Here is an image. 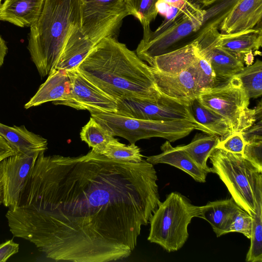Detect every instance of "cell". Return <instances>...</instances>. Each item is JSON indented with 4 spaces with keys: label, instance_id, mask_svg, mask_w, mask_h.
Returning a JSON list of instances; mask_svg holds the SVG:
<instances>
[{
    "label": "cell",
    "instance_id": "d4e9b609",
    "mask_svg": "<svg viewBox=\"0 0 262 262\" xmlns=\"http://www.w3.org/2000/svg\"><path fill=\"white\" fill-rule=\"evenodd\" d=\"M240 0H216L205 7L199 30L191 37V42L211 29L219 28L235 6Z\"/></svg>",
    "mask_w": 262,
    "mask_h": 262
},
{
    "label": "cell",
    "instance_id": "7c38bea8",
    "mask_svg": "<svg viewBox=\"0 0 262 262\" xmlns=\"http://www.w3.org/2000/svg\"><path fill=\"white\" fill-rule=\"evenodd\" d=\"M72 89L68 99L58 104L91 113H116V101L86 78L77 68L67 71Z\"/></svg>",
    "mask_w": 262,
    "mask_h": 262
},
{
    "label": "cell",
    "instance_id": "7402d4cb",
    "mask_svg": "<svg viewBox=\"0 0 262 262\" xmlns=\"http://www.w3.org/2000/svg\"><path fill=\"white\" fill-rule=\"evenodd\" d=\"M242 209L230 199L209 202L201 206L199 217L207 221L217 237L227 234L228 228L235 214Z\"/></svg>",
    "mask_w": 262,
    "mask_h": 262
},
{
    "label": "cell",
    "instance_id": "44dd1931",
    "mask_svg": "<svg viewBox=\"0 0 262 262\" xmlns=\"http://www.w3.org/2000/svg\"><path fill=\"white\" fill-rule=\"evenodd\" d=\"M0 136L16 154L45 152L48 148L46 139L29 131L24 125L11 126L0 122Z\"/></svg>",
    "mask_w": 262,
    "mask_h": 262
},
{
    "label": "cell",
    "instance_id": "e575fe53",
    "mask_svg": "<svg viewBox=\"0 0 262 262\" xmlns=\"http://www.w3.org/2000/svg\"><path fill=\"white\" fill-rule=\"evenodd\" d=\"M168 5L179 9L188 18L201 24L204 9L187 0H162Z\"/></svg>",
    "mask_w": 262,
    "mask_h": 262
},
{
    "label": "cell",
    "instance_id": "603a6c76",
    "mask_svg": "<svg viewBox=\"0 0 262 262\" xmlns=\"http://www.w3.org/2000/svg\"><path fill=\"white\" fill-rule=\"evenodd\" d=\"M95 46L80 27L76 29L68 39L55 69L70 71L77 68Z\"/></svg>",
    "mask_w": 262,
    "mask_h": 262
},
{
    "label": "cell",
    "instance_id": "cb8c5ba5",
    "mask_svg": "<svg viewBox=\"0 0 262 262\" xmlns=\"http://www.w3.org/2000/svg\"><path fill=\"white\" fill-rule=\"evenodd\" d=\"M220 140L217 135L197 134L188 144L177 146L185 151L200 168L208 173L213 172V170L207 165V161Z\"/></svg>",
    "mask_w": 262,
    "mask_h": 262
},
{
    "label": "cell",
    "instance_id": "30bf717a",
    "mask_svg": "<svg viewBox=\"0 0 262 262\" xmlns=\"http://www.w3.org/2000/svg\"><path fill=\"white\" fill-rule=\"evenodd\" d=\"M201 23L185 17L160 34L142 38L136 54L147 63L153 58L179 49L190 43L191 36L199 29Z\"/></svg>",
    "mask_w": 262,
    "mask_h": 262
},
{
    "label": "cell",
    "instance_id": "ab89813d",
    "mask_svg": "<svg viewBox=\"0 0 262 262\" xmlns=\"http://www.w3.org/2000/svg\"><path fill=\"white\" fill-rule=\"evenodd\" d=\"M16 154L14 149L0 136V162L9 156Z\"/></svg>",
    "mask_w": 262,
    "mask_h": 262
},
{
    "label": "cell",
    "instance_id": "f1b7e54d",
    "mask_svg": "<svg viewBox=\"0 0 262 262\" xmlns=\"http://www.w3.org/2000/svg\"><path fill=\"white\" fill-rule=\"evenodd\" d=\"M248 97L257 98L262 95V62L257 59L254 63L244 67L236 74Z\"/></svg>",
    "mask_w": 262,
    "mask_h": 262
},
{
    "label": "cell",
    "instance_id": "60d3db41",
    "mask_svg": "<svg viewBox=\"0 0 262 262\" xmlns=\"http://www.w3.org/2000/svg\"><path fill=\"white\" fill-rule=\"evenodd\" d=\"M8 51V48L6 42L1 35H0V68L4 63Z\"/></svg>",
    "mask_w": 262,
    "mask_h": 262
},
{
    "label": "cell",
    "instance_id": "277c9868",
    "mask_svg": "<svg viewBox=\"0 0 262 262\" xmlns=\"http://www.w3.org/2000/svg\"><path fill=\"white\" fill-rule=\"evenodd\" d=\"M201 206L192 204L184 195L172 192L161 202L150 220L147 239L168 252L177 251L187 241L191 220L199 217Z\"/></svg>",
    "mask_w": 262,
    "mask_h": 262
},
{
    "label": "cell",
    "instance_id": "d590c367",
    "mask_svg": "<svg viewBox=\"0 0 262 262\" xmlns=\"http://www.w3.org/2000/svg\"><path fill=\"white\" fill-rule=\"evenodd\" d=\"M223 137L220 140L216 148L242 155L246 143L242 132H233Z\"/></svg>",
    "mask_w": 262,
    "mask_h": 262
},
{
    "label": "cell",
    "instance_id": "4fadbf2b",
    "mask_svg": "<svg viewBox=\"0 0 262 262\" xmlns=\"http://www.w3.org/2000/svg\"><path fill=\"white\" fill-rule=\"evenodd\" d=\"M217 30L210 29L195 41L200 55L210 63L219 84L230 79L244 66L241 58L215 45Z\"/></svg>",
    "mask_w": 262,
    "mask_h": 262
},
{
    "label": "cell",
    "instance_id": "836d02e7",
    "mask_svg": "<svg viewBox=\"0 0 262 262\" xmlns=\"http://www.w3.org/2000/svg\"><path fill=\"white\" fill-rule=\"evenodd\" d=\"M253 217L242 209L234 216L228 228L227 233L236 232L243 234L248 239L252 234Z\"/></svg>",
    "mask_w": 262,
    "mask_h": 262
},
{
    "label": "cell",
    "instance_id": "4316f807",
    "mask_svg": "<svg viewBox=\"0 0 262 262\" xmlns=\"http://www.w3.org/2000/svg\"><path fill=\"white\" fill-rule=\"evenodd\" d=\"M190 108L195 119L213 135L223 137L232 133L229 123L223 117L204 106L196 99Z\"/></svg>",
    "mask_w": 262,
    "mask_h": 262
},
{
    "label": "cell",
    "instance_id": "d6a6232c",
    "mask_svg": "<svg viewBox=\"0 0 262 262\" xmlns=\"http://www.w3.org/2000/svg\"><path fill=\"white\" fill-rule=\"evenodd\" d=\"M163 16L164 17V19L159 27L154 31L150 29L147 31L143 32V38L156 36L186 17L179 9L169 5Z\"/></svg>",
    "mask_w": 262,
    "mask_h": 262
},
{
    "label": "cell",
    "instance_id": "ee69618b",
    "mask_svg": "<svg viewBox=\"0 0 262 262\" xmlns=\"http://www.w3.org/2000/svg\"><path fill=\"white\" fill-rule=\"evenodd\" d=\"M216 0H198L203 9L213 3Z\"/></svg>",
    "mask_w": 262,
    "mask_h": 262
},
{
    "label": "cell",
    "instance_id": "ba28073f",
    "mask_svg": "<svg viewBox=\"0 0 262 262\" xmlns=\"http://www.w3.org/2000/svg\"><path fill=\"white\" fill-rule=\"evenodd\" d=\"M127 15L126 0H80V30L95 46L116 38Z\"/></svg>",
    "mask_w": 262,
    "mask_h": 262
},
{
    "label": "cell",
    "instance_id": "9c48e42d",
    "mask_svg": "<svg viewBox=\"0 0 262 262\" xmlns=\"http://www.w3.org/2000/svg\"><path fill=\"white\" fill-rule=\"evenodd\" d=\"M116 103V114L121 116L152 121L187 120L197 125L201 131L213 135L195 119L190 106L165 96L157 101L125 98L118 99Z\"/></svg>",
    "mask_w": 262,
    "mask_h": 262
},
{
    "label": "cell",
    "instance_id": "4dcf8cb0",
    "mask_svg": "<svg viewBox=\"0 0 262 262\" xmlns=\"http://www.w3.org/2000/svg\"><path fill=\"white\" fill-rule=\"evenodd\" d=\"M100 154L110 159L129 162L139 163L143 160L140 148L135 144L126 145L117 139L108 143Z\"/></svg>",
    "mask_w": 262,
    "mask_h": 262
},
{
    "label": "cell",
    "instance_id": "5b68a950",
    "mask_svg": "<svg viewBox=\"0 0 262 262\" xmlns=\"http://www.w3.org/2000/svg\"><path fill=\"white\" fill-rule=\"evenodd\" d=\"M213 173L218 175L235 203L251 216L255 212V188L262 172L242 154L215 148L209 157Z\"/></svg>",
    "mask_w": 262,
    "mask_h": 262
},
{
    "label": "cell",
    "instance_id": "9a60e30c",
    "mask_svg": "<svg viewBox=\"0 0 262 262\" xmlns=\"http://www.w3.org/2000/svg\"><path fill=\"white\" fill-rule=\"evenodd\" d=\"M71 89V82L68 71L64 69H55L25 104L24 107L28 109L48 102H53L57 105L68 99Z\"/></svg>",
    "mask_w": 262,
    "mask_h": 262
},
{
    "label": "cell",
    "instance_id": "b9f144b4",
    "mask_svg": "<svg viewBox=\"0 0 262 262\" xmlns=\"http://www.w3.org/2000/svg\"><path fill=\"white\" fill-rule=\"evenodd\" d=\"M254 56L253 52L246 54L244 57L243 62H245L247 66L252 64L254 61Z\"/></svg>",
    "mask_w": 262,
    "mask_h": 262
},
{
    "label": "cell",
    "instance_id": "7dc6e473",
    "mask_svg": "<svg viewBox=\"0 0 262 262\" xmlns=\"http://www.w3.org/2000/svg\"><path fill=\"white\" fill-rule=\"evenodd\" d=\"M2 1V0H0V6H1V3Z\"/></svg>",
    "mask_w": 262,
    "mask_h": 262
},
{
    "label": "cell",
    "instance_id": "74e56055",
    "mask_svg": "<svg viewBox=\"0 0 262 262\" xmlns=\"http://www.w3.org/2000/svg\"><path fill=\"white\" fill-rule=\"evenodd\" d=\"M261 120L242 132L245 143L262 141Z\"/></svg>",
    "mask_w": 262,
    "mask_h": 262
},
{
    "label": "cell",
    "instance_id": "484cf974",
    "mask_svg": "<svg viewBox=\"0 0 262 262\" xmlns=\"http://www.w3.org/2000/svg\"><path fill=\"white\" fill-rule=\"evenodd\" d=\"M255 212L252 216L251 244L246 257L247 262L262 261V178L255 188Z\"/></svg>",
    "mask_w": 262,
    "mask_h": 262
},
{
    "label": "cell",
    "instance_id": "f6af8a7d",
    "mask_svg": "<svg viewBox=\"0 0 262 262\" xmlns=\"http://www.w3.org/2000/svg\"><path fill=\"white\" fill-rule=\"evenodd\" d=\"M187 1H188L189 2H190V3L193 4V5H195L196 6H199L202 7V6H201L200 4L199 3L198 0H187Z\"/></svg>",
    "mask_w": 262,
    "mask_h": 262
},
{
    "label": "cell",
    "instance_id": "83f0119b",
    "mask_svg": "<svg viewBox=\"0 0 262 262\" xmlns=\"http://www.w3.org/2000/svg\"><path fill=\"white\" fill-rule=\"evenodd\" d=\"M80 136L82 141L98 154L108 143L116 139L92 117L82 128Z\"/></svg>",
    "mask_w": 262,
    "mask_h": 262
},
{
    "label": "cell",
    "instance_id": "8fae6325",
    "mask_svg": "<svg viewBox=\"0 0 262 262\" xmlns=\"http://www.w3.org/2000/svg\"><path fill=\"white\" fill-rule=\"evenodd\" d=\"M40 152L16 154L0 162L2 204L4 206L9 208L17 205L29 174Z\"/></svg>",
    "mask_w": 262,
    "mask_h": 262
},
{
    "label": "cell",
    "instance_id": "1f68e13d",
    "mask_svg": "<svg viewBox=\"0 0 262 262\" xmlns=\"http://www.w3.org/2000/svg\"><path fill=\"white\" fill-rule=\"evenodd\" d=\"M196 78L201 92L219 84L215 75L208 61L201 55L194 63Z\"/></svg>",
    "mask_w": 262,
    "mask_h": 262
},
{
    "label": "cell",
    "instance_id": "7bdbcfd3",
    "mask_svg": "<svg viewBox=\"0 0 262 262\" xmlns=\"http://www.w3.org/2000/svg\"><path fill=\"white\" fill-rule=\"evenodd\" d=\"M262 104L261 101L258 102L257 106L254 108L256 120H261L262 117Z\"/></svg>",
    "mask_w": 262,
    "mask_h": 262
},
{
    "label": "cell",
    "instance_id": "bcb514c9",
    "mask_svg": "<svg viewBox=\"0 0 262 262\" xmlns=\"http://www.w3.org/2000/svg\"><path fill=\"white\" fill-rule=\"evenodd\" d=\"M2 183L0 178V205L2 204Z\"/></svg>",
    "mask_w": 262,
    "mask_h": 262
},
{
    "label": "cell",
    "instance_id": "ac0fdd59",
    "mask_svg": "<svg viewBox=\"0 0 262 262\" xmlns=\"http://www.w3.org/2000/svg\"><path fill=\"white\" fill-rule=\"evenodd\" d=\"M160 148L161 153L147 157L146 161L153 165H170L187 173L196 182H206L208 173L200 168L185 151L178 146L173 147L168 141L163 143Z\"/></svg>",
    "mask_w": 262,
    "mask_h": 262
},
{
    "label": "cell",
    "instance_id": "6da1fadb",
    "mask_svg": "<svg viewBox=\"0 0 262 262\" xmlns=\"http://www.w3.org/2000/svg\"><path fill=\"white\" fill-rule=\"evenodd\" d=\"M154 165L41 152L17 205L6 213L14 237L49 259L107 262L128 257L161 203Z\"/></svg>",
    "mask_w": 262,
    "mask_h": 262
},
{
    "label": "cell",
    "instance_id": "8d00e7d4",
    "mask_svg": "<svg viewBox=\"0 0 262 262\" xmlns=\"http://www.w3.org/2000/svg\"><path fill=\"white\" fill-rule=\"evenodd\" d=\"M242 155L262 172V141L246 143Z\"/></svg>",
    "mask_w": 262,
    "mask_h": 262
},
{
    "label": "cell",
    "instance_id": "f35d334b",
    "mask_svg": "<svg viewBox=\"0 0 262 262\" xmlns=\"http://www.w3.org/2000/svg\"><path fill=\"white\" fill-rule=\"evenodd\" d=\"M19 245L12 239L0 244V262H5L13 255L18 253Z\"/></svg>",
    "mask_w": 262,
    "mask_h": 262
},
{
    "label": "cell",
    "instance_id": "2e32d148",
    "mask_svg": "<svg viewBox=\"0 0 262 262\" xmlns=\"http://www.w3.org/2000/svg\"><path fill=\"white\" fill-rule=\"evenodd\" d=\"M262 0H240L221 24L224 34H234L255 28L261 23Z\"/></svg>",
    "mask_w": 262,
    "mask_h": 262
},
{
    "label": "cell",
    "instance_id": "8992f818",
    "mask_svg": "<svg viewBox=\"0 0 262 262\" xmlns=\"http://www.w3.org/2000/svg\"><path fill=\"white\" fill-rule=\"evenodd\" d=\"M95 119L113 136L126 139L130 144L144 139L160 137L174 142L188 135L194 129L200 130L187 120L152 121L130 118L116 113H91Z\"/></svg>",
    "mask_w": 262,
    "mask_h": 262
},
{
    "label": "cell",
    "instance_id": "f546056e",
    "mask_svg": "<svg viewBox=\"0 0 262 262\" xmlns=\"http://www.w3.org/2000/svg\"><path fill=\"white\" fill-rule=\"evenodd\" d=\"M159 0H126L128 15H133L141 24L143 32L150 29V25L158 13L156 4Z\"/></svg>",
    "mask_w": 262,
    "mask_h": 262
},
{
    "label": "cell",
    "instance_id": "d6986e66",
    "mask_svg": "<svg viewBox=\"0 0 262 262\" xmlns=\"http://www.w3.org/2000/svg\"><path fill=\"white\" fill-rule=\"evenodd\" d=\"M45 0H5L0 6V20L30 27L38 19Z\"/></svg>",
    "mask_w": 262,
    "mask_h": 262
},
{
    "label": "cell",
    "instance_id": "52a82bcc",
    "mask_svg": "<svg viewBox=\"0 0 262 262\" xmlns=\"http://www.w3.org/2000/svg\"><path fill=\"white\" fill-rule=\"evenodd\" d=\"M196 99L207 108L223 117L229 123L232 133L242 132L257 120L255 109L248 107L250 98L236 75L202 91Z\"/></svg>",
    "mask_w": 262,
    "mask_h": 262
},
{
    "label": "cell",
    "instance_id": "3957f363",
    "mask_svg": "<svg viewBox=\"0 0 262 262\" xmlns=\"http://www.w3.org/2000/svg\"><path fill=\"white\" fill-rule=\"evenodd\" d=\"M80 27V0H45L31 27L27 48L42 77L54 70L71 34Z\"/></svg>",
    "mask_w": 262,
    "mask_h": 262
},
{
    "label": "cell",
    "instance_id": "ffe728a7",
    "mask_svg": "<svg viewBox=\"0 0 262 262\" xmlns=\"http://www.w3.org/2000/svg\"><path fill=\"white\" fill-rule=\"evenodd\" d=\"M215 45L241 58L250 52H257L262 46V30L254 28L246 31L234 34H224L217 30L215 37Z\"/></svg>",
    "mask_w": 262,
    "mask_h": 262
},
{
    "label": "cell",
    "instance_id": "5bb4252c",
    "mask_svg": "<svg viewBox=\"0 0 262 262\" xmlns=\"http://www.w3.org/2000/svg\"><path fill=\"white\" fill-rule=\"evenodd\" d=\"M150 69L156 88L164 96L190 106L201 93L196 81L194 63L176 75H165L151 67Z\"/></svg>",
    "mask_w": 262,
    "mask_h": 262
},
{
    "label": "cell",
    "instance_id": "7a4b0ae2",
    "mask_svg": "<svg viewBox=\"0 0 262 262\" xmlns=\"http://www.w3.org/2000/svg\"><path fill=\"white\" fill-rule=\"evenodd\" d=\"M77 69L115 101L133 98L157 101L164 97L156 88L150 66L115 37L101 40Z\"/></svg>",
    "mask_w": 262,
    "mask_h": 262
},
{
    "label": "cell",
    "instance_id": "e0dca14e",
    "mask_svg": "<svg viewBox=\"0 0 262 262\" xmlns=\"http://www.w3.org/2000/svg\"><path fill=\"white\" fill-rule=\"evenodd\" d=\"M196 42L172 52L156 56L147 63L157 71L165 75H176L187 69L200 57Z\"/></svg>",
    "mask_w": 262,
    "mask_h": 262
}]
</instances>
